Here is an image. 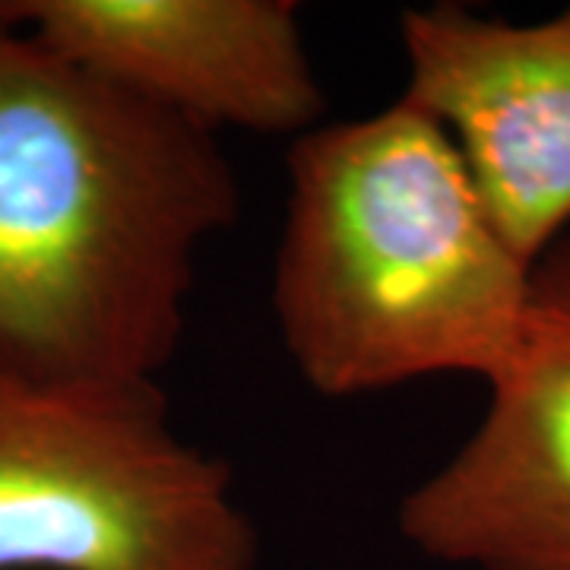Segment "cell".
I'll return each instance as SVG.
<instances>
[{"label": "cell", "instance_id": "6", "mask_svg": "<svg viewBox=\"0 0 570 570\" xmlns=\"http://www.w3.org/2000/svg\"><path fill=\"white\" fill-rule=\"evenodd\" d=\"M0 20L209 134L298 140L324 108L288 0H0Z\"/></svg>", "mask_w": 570, "mask_h": 570}, {"label": "cell", "instance_id": "4", "mask_svg": "<svg viewBox=\"0 0 570 570\" xmlns=\"http://www.w3.org/2000/svg\"><path fill=\"white\" fill-rule=\"evenodd\" d=\"M482 422L400 504V532L466 570H570V245L532 269L520 343Z\"/></svg>", "mask_w": 570, "mask_h": 570}, {"label": "cell", "instance_id": "7", "mask_svg": "<svg viewBox=\"0 0 570 570\" xmlns=\"http://www.w3.org/2000/svg\"><path fill=\"white\" fill-rule=\"evenodd\" d=\"M568 13H570V7H568Z\"/></svg>", "mask_w": 570, "mask_h": 570}, {"label": "cell", "instance_id": "5", "mask_svg": "<svg viewBox=\"0 0 570 570\" xmlns=\"http://www.w3.org/2000/svg\"><path fill=\"white\" fill-rule=\"evenodd\" d=\"M403 102L444 127L491 223L535 266L570 223V13L494 20L460 3L406 10Z\"/></svg>", "mask_w": 570, "mask_h": 570}, {"label": "cell", "instance_id": "1", "mask_svg": "<svg viewBox=\"0 0 570 570\" xmlns=\"http://www.w3.org/2000/svg\"><path fill=\"white\" fill-rule=\"evenodd\" d=\"M235 216L216 134L0 20V381L159 384Z\"/></svg>", "mask_w": 570, "mask_h": 570}, {"label": "cell", "instance_id": "2", "mask_svg": "<svg viewBox=\"0 0 570 570\" xmlns=\"http://www.w3.org/2000/svg\"><path fill=\"white\" fill-rule=\"evenodd\" d=\"M532 269L491 223L444 127L403 99L292 142L273 311L317 393L434 374L489 384L520 343Z\"/></svg>", "mask_w": 570, "mask_h": 570}, {"label": "cell", "instance_id": "3", "mask_svg": "<svg viewBox=\"0 0 570 570\" xmlns=\"http://www.w3.org/2000/svg\"><path fill=\"white\" fill-rule=\"evenodd\" d=\"M223 460L168 425L159 384L0 381V570H257Z\"/></svg>", "mask_w": 570, "mask_h": 570}]
</instances>
